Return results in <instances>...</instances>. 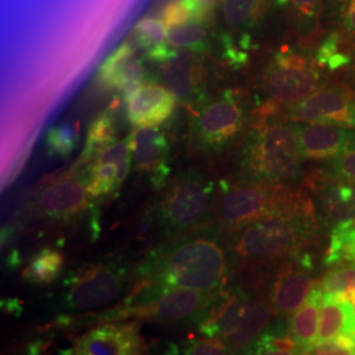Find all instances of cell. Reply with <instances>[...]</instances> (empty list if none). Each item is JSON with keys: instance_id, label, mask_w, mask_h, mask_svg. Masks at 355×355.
Returning a JSON list of instances; mask_svg holds the SVG:
<instances>
[{"instance_id": "23", "label": "cell", "mask_w": 355, "mask_h": 355, "mask_svg": "<svg viewBox=\"0 0 355 355\" xmlns=\"http://www.w3.org/2000/svg\"><path fill=\"white\" fill-rule=\"evenodd\" d=\"M324 292L320 286H315L303 305L293 313L290 320V331L302 352L312 346L318 338L320 311Z\"/></svg>"}, {"instance_id": "32", "label": "cell", "mask_w": 355, "mask_h": 355, "mask_svg": "<svg viewBox=\"0 0 355 355\" xmlns=\"http://www.w3.org/2000/svg\"><path fill=\"white\" fill-rule=\"evenodd\" d=\"M207 29L203 21H191L167 31L166 44L173 49H195L203 45Z\"/></svg>"}, {"instance_id": "14", "label": "cell", "mask_w": 355, "mask_h": 355, "mask_svg": "<svg viewBox=\"0 0 355 355\" xmlns=\"http://www.w3.org/2000/svg\"><path fill=\"white\" fill-rule=\"evenodd\" d=\"M144 341L137 321H108L82 334L71 355H142Z\"/></svg>"}, {"instance_id": "9", "label": "cell", "mask_w": 355, "mask_h": 355, "mask_svg": "<svg viewBox=\"0 0 355 355\" xmlns=\"http://www.w3.org/2000/svg\"><path fill=\"white\" fill-rule=\"evenodd\" d=\"M217 186L203 173L191 170L166 184L158 205V220L173 239L209 227Z\"/></svg>"}, {"instance_id": "33", "label": "cell", "mask_w": 355, "mask_h": 355, "mask_svg": "<svg viewBox=\"0 0 355 355\" xmlns=\"http://www.w3.org/2000/svg\"><path fill=\"white\" fill-rule=\"evenodd\" d=\"M343 38L337 32L330 33L329 36L322 40L321 45L316 51V62L321 69L337 70L350 64L352 58L347 53L343 51Z\"/></svg>"}, {"instance_id": "34", "label": "cell", "mask_w": 355, "mask_h": 355, "mask_svg": "<svg viewBox=\"0 0 355 355\" xmlns=\"http://www.w3.org/2000/svg\"><path fill=\"white\" fill-rule=\"evenodd\" d=\"M167 31L168 28L162 21V19L145 17L136 24L132 35L135 42L149 51L165 45Z\"/></svg>"}, {"instance_id": "11", "label": "cell", "mask_w": 355, "mask_h": 355, "mask_svg": "<svg viewBox=\"0 0 355 355\" xmlns=\"http://www.w3.org/2000/svg\"><path fill=\"white\" fill-rule=\"evenodd\" d=\"M86 177L76 170L42 183L28 203L31 215L48 223L69 224L91 208Z\"/></svg>"}, {"instance_id": "4", "label": "cell", "mask_w": 355, "mask_h": 355, "mask_svg": "<svg viewBox=\"0 0 355 355\" xmlns=\"http://www.w3.org/2000/svg\"><path fill=\"white\" fill-rule=\"evenodd\" d=\"M304 161L297 123L278 117L257 120L242 146V175L253 179L292 184Z\"/></svg>"}, {"instance_id": "35", "label": "cell", "mask_w": 355, "mask_h": 355, "mask_svg": "<svg viewBox=\"0 0 355 355\" xmlns=\"http://www.w3.org/2000/svg\"><path fill=\"white\" fill-rule=\"evenodd\" d=\"M300 32L309 36L318 29L322 0H290Z\"/></svg>"}, {"instance_id": "1", "label": "cell", "mask_w": 355, "mask_h": 355, "mask_svg": "<svg viewBox=\"0 0 355 355\" xmlns=\"http://www.w3.org/2000/svg\"><path fill=\"white\" fill-rule=\"evenodd\" d=\"M211 227L173 237L136 270V288H186L217 293L229 284L230 254Z\"/></svg>"}, {"instance_id": "29", "label": "cell", "mask_w": 355, "mask_h": 355, "mask_svg": "<svg viewBox=\"0 0 355 355\" xmlns=\"http://www.w3.org/2000/svg\"><path fill=\"white\" fill-rule=\"evenodd\" d=\"M209 13L199 0H173L164 8L161 19L170 29L191 21H203Z\"/></svg>"}, {"instance_id": "7", "label": "cell", "mask_w": 355, "mask_h": 355, "mask_svg": "<svg viewBox=\"0 0 355 355\" xmlns=\"http://www.w3.org/2000/svg\"><path fill=\"white\" fill-rule=\"evenodd\" d=\"M215 296L186 288H135L123 304L104 311L96 320L108 322L135 318L165 325L198 324Z\"/></svg>"}, {"instance_id": "19", "label": "cell", "mask_w": 355, "mask_h": 355, "mask_svg": "<svg viewBox=\"0 0 355 355\" xmlns=\"http://www.w3.org/2000/svg\"><path fill=\"white\" fill-rule=\"evenodd\" d=\"M177 98L165 86L144 83L139 94L127 104L129 123L136 128H157L175 111Z\"/></svg>"}, {"instance_id": "40", "label": "cell", "mask_w": 355, "mask_h": 355, "mask_svg": "<svg viewBox=\"0 0 355 355\" xmlns=\"http://www.w3.org/2000/svg\"><path fill=\"white\" fill-rule=\"evenodd\" d=\"M26 355H49L46 353L45 343L37 341V343H29L26 347Z\"/></svg>"}, {"instance_id": "13", "label": "cell", "mask_w": 355, "mask_h": 355, "mask_svg": "<svg viewBox=\"0 0 355 355\" xmlns=\"http://www.w3.org/2000/svg\"><path fill=\"white\" fill-rule=\"evenodd\" d=\"M274 117L355 129V96L343 87L318 89L302 102L280 108Z\"/></svg>"}, {"instance_id": "16", "label": "cell", "mask_w": 355, "mask_h": 355, "mask_svg": "<svg viewBox=\"0 0 355 355\" xmlns=\"http://www.w3.org/2000/svg\"><path fill=\"white\" fill-rule=\"evenodd\" d=\"M132 167L129 139L116 141L91 164L86 186L92 200L112 195L127 179Z\"/></svg>"}, {"instance_id": "42", "label": "cell", "mask_w": 355, "mask_h": 355, "mask_svg": "<svg viewBox=\"0 0 355 355\" xmlns=\"http://www.w3.org/2000/svg\"><path fill=\"white\" fill-rule=\"evenodd\" d=\"M352 62H353V74L355 76V51L354 54H353V57H352Z\"/></svg>"}, {"instance_id": "2", "label": "cell", "mask_w": 355, "mask_h": 355, "mask_svg": "<svg viewBox=\"0 0 355 355\" xmlns=\"http://www.w3.org/2000/svg\"><path fill=\"white\" fill-rule=\"evenodd\" d=\"M297 212H315L312 199L303 191L242 175L217 184L209 227L228 236L270 216Z\"/></svg>"}, {"instance_id": "37", "label": "cell", "mask_w": 355, "mask_h": 355, "mask_svg": "<svg viewBox=\"0 0 355 355\" xmlns=\"http://www.w3.org/2000/svg\"><path fill=\"white\" fill-rule=\"evenodd\" d=\"M302 355H355V353L340 346L334 341L313 343L302 352Z\"/></svg>"}, {"instance_id": "8", "label": "cell", "mask_w": 355, "mask_h": 355, "mask_svg": "<svg viewBox=\"0 0 355 355\" xmlns=\"http://www.w3.org/2000/svg\"><path fill=\"white\" fill-rule=\"evenodd\" d=\"M325 80L315 58L295 48H282L267 62L262 73V89L267 102L258 119L274 117L280 108L302 102L322 89Z\"/></svg>"}, {"instance_id": "17", "label": "cell", "mask_w": 355, "mask_h": 355, "mask_svg": "<svg viewBox=\"0 0 355 355\" xmlns=\"http://www.w3.org/2000/svg\"><path fill=\"white\" fill-rule=\"evenodd\" d=\"M297 132L304 159L327 161L355 150V129L297 123Z\"/></svg>"}, {"instance_id": "3", "label": "cell", "mask_w": 355, "mask_h": 355, "mask_svg": "<svg viewBox=\"0 0 355 355\" xmlns=\"http://www.w3.org/2000/svg\"><path fill=\"white\" fill-rule=\"evenodd\" d=\"M224 237L233 266L277 267L313 243L318 220L315 212L270 216Z\"/></svg>"}, {"instance_id": "10", "label": "cell", "mask_w": 355, "mask_h": 355, "mask_svg": "<svg viewBox=\"0 0 355 355\" xmlns=\"http://www.w3.org/2000/svg\"><path fill=\"white\" fill-rule=\"evenodd\" d=\"M127 286L125 267L114 262L91 263L64 279L61 306L67 312L98 309L116 302Z\"/></svg>"}, {"instance_id": "20", "label": "cell", "mask_w": 355, "mask_h": 355, "mask_svg": "<svg viewBox=\"0 0 355 355\" xmlns=\"http://www.w3.org/2000/svg\"><path fill=\"white\" fill-rule=\"evenodd\" d=\"M144 64L136 57L135 45L127 41L103 62L96 79L105 89L121 91L129 85L144 83Z\"/></svg>"}, {"instance_id": "21", "label": "cell", "mask_w": 355, "mask_h": 355, "mask_svg": "<svg viewBox=\"0 0 355 355\" xmlns=\"http://www.w3.org/2000/svg\"><path fill=\"white\" fill-rule=\"evenodd\" d=\"M318 204L330 228L355 224V183L329 179L318 191Z\"/></svg>"}, {"instance_id": "25", "label": "cell", "mask_w": 355, "mask_h": 355, "mask_svg": "<svg viewBox=\"0 0 355 355\" xmlns=\"http://www.w3.org/2000/svg\"><path fill=\"white\" fill-rule=\"evenodd\" d=\"M116 142V129L112 116L103 114L92 121L87 132V139L78 161V165L91 164L96 157H99L104 150Z\"/></svg>"}, {"instance_id": "38", "label": "cell", "mask_w": 355, "mask_h": 355, "mask_svg": "<svg viewBox=\"0 0 355 355\" xmlns=\"http://www.w3.org/2000/svg\"><path fill=\"white\" fill-rule=\"evenodd\" d=\"M343 31L345 36L355 40V0H346L343 8Z\"/></svg>"}, {"instance_id": "39", "label": "cell", "mask_w": 355, "mask_h": 355, "mask_svg": "<svg viewBox=\"0 0 355 355\" xmlns=\"http://www.w3.org/2000/svg\"><path fill=\"white\" fill-rule=\"evenodd\" d=\"M248 355H302V353H293V352H284L275 347H270L266 345L254 341L248 349Z\"/></svg>"}, {"instance_id": "18", "label": "cell", "mask_w": 355, "mask_h": 355, "mask_svg": "<svg viewBox=\"0 0 355 355\" xmlns=\"http://www.w3.org/2000/svg\"><path fill=\"white\" fill-rule=\"evenodd\" d=\"M132 152V164L144 174H152L157 186H165L166 157L168 144L165 133L157 128H136L128 137Z\"/></svg>"}, {"instance_id": "30", "label": "cell", "mask_w": 355, "mask_h": 355, "mask_svg": "<svg viewBox=\"0 0 355 355\" xmlns=\"http://www.w3.org/2000/svg\"><path fill=\"white\" fill-rule=\"evenodd\" d=\"M162 355H233V350L220 340L203 336L171 343Z\"/></svg>"}, {"instance_id": "6", "label": "cell", "mask_w": 355, "mask_h": 355, "mask_svg": "<svg viewBox=\"0 0 355 355\" xmlns=\"http://www.w3.org/2000/svg\"><path fill=\"white\" fill-rule=\"evenodd\" d=\"M249 111L241 92L227 89L193 104L189 128L191 152L212 157L227 152L243 135Z\"/></svg>"}, {"instance_id": "43", "label": "cell", "mask_w": 355, "mask_h": 355, "mask_svg": "<svg viewBox=\"0 0 355 355\" xmlns=\"http://www.w3.org/2000/svg\"><path fill=\"white\" fill-rule=\"evenodd\" d=\"M353 302H354V308H355V296H354V299H353Z\"/></svg>"}, {"instance_id": "5", "label": "cell", "mask_w": 355, "mask_h": 355, "mask_svg": "<svg viewBox=\"0 0 355 355\" xmlns=\"http://www.w3.org/2000/svg\"><path fill=\"white\" fill-rule=\"evenodd\" d=\"M272 316L265 297L241 284H228L216 293L196 325L204 337L220 340L237 352L246 350L270 325Z\"/></svg>"}, {"instance_id": "28", "label": "cell", "mask_w": 355, "mask_h": 355, "mask_svg": "<svg viewBox=\"0 0 355 355\" xmlns=\"http://www.w3.org/2000/svg\"><path fill=\"white\" fill-rule=\"evenodd\" d=\"M321 291L353 300L355 296V265L340 263L333 266L318 284Z\"/></svg>"}, {"instance_id": "26", "label": "cell", "mask_w": 355, "mask_h": 355, "mask_svg": "<svg viewBox=\"0 0 355 355\" xmlns=\"http://www.w3.org/2000/svg\"><path fill=\"white\" fill-rule=\"evenodd\" d=\"M266 0H223L221 15L232 29H248L263 15Z\"/></svg>"}, {"instance_id": "24", "label": "cell", "mask_w": 355, "mask_h": 355, "mask_svg": "<svg viewBox=\"0 0 355 355\" xmlns=\"http://www.w3.org/2000/svg\"><path fill=\"white\" fill-rule=\"evenodd\" d=\"M64 263V255L58 250L51 248L42 249L31 259L23 271V280L35 286H48L58 279Z\"/></svg>"}, {"instance_id": "15", "label": "cell", "mask_w": 355, "mask_h": 355, "mask_svg": "<svg viewBox=\"0 0 355 355\" xmlns=\"http://www.w3.org/2000/svg\"><path fill=\"white\" fill-rule=\"evenodd\" d=\"M159 79L178 101L193 103L205 82L203 58L190 49H174L159 64Z\"/></svg>"}, {"instance_id": "22", "label": "cell", "mask_w": 355, "mask_h": 355, "mask_svg": "<svg viewBox=\"0 0 355 355\" xmlns=\"http://www.w3.org/2000/svg\"><path fill=\"white\" fill-rule=\"evenodd\" d=\"M343 334H355V309L349 299L324 293L315 343L331 341Z\"/></svg>"}, {"instance_id": "27", "label": "cell", "mask_w": 355, "mask_h": 355, "mask_svg": "<svg viewBox=\"0 0 355 355\" xmlns=\"http://www.w3.org/2000/svg\"><path fill=\"white\" fill-rule=\"evenodd\" d=\"M355 265V224H341L331 228L325 265Z\"/></svg>"}, {"instance_id": "36", "label": "cell", "mask_w": 355, "mask_h": 355, "mask_svg": "<svg viewBox=\"0 0 355 355\" xmlns=\"http://www.w3.org/2000/svg\"><path fill=\"white\" fill-rule=\"evenodd\" d=\"M322 174L329 179L355 183V150L327 159Z\"/></svg>"}, {"instance_id": "41", "label": "cell", "mask_w": 355, "mask_h": 355, "mask_svg": "<svg viewBox=\"0 0 355 355\" xmlns=\"http://www.w3.org/2000/svg\"><path fill=\"white\" fill-rule=\"evenodd\" d=\"M199 1L203 4L204 8H205L208 12H211L216 4H218V3L223 1V0H199Z\"/></svg>"}, {"instance_id": "31", "label": "cell", "mask_w": 355, "mask_h": 355, "mask_svg": "<svg viewBox=\"0 0 355 355\" xmlns=\"http://www.w3.org/2000/svg\"><path fill=\"white\" fill-rule=\"evenodd\" d=\"M80 137L79 121H64L51 128L46 135V146L53 154L66 157L76 149Z\"/></svg>"}, {"instance_id": "12", "label": "cell", "mask_w": 355, "mask_h": 355, "mask_svg": "<svg viewBox=\"0 0 355 355\" xmlns=\"http://www.w3.org/2000/svg\"><path fill=\"white\" fill-rule=\"evenodd\" d=\"M313 261L308 252L297 254L275 267L268 282L266 302L274 316L290 318L313 288Z\"/></svg>"}]
</instances>
